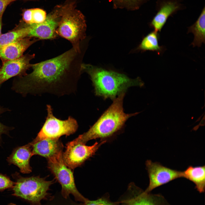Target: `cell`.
<instances>
[{"label": "cell", "mask_w": 205, "mask_h": 205, "mask_svg": "<svg viewBox=\"0 0 205 205\" xmlns=\"http://www.w3.org/2000/svg\"><path fill=\"white\" fill-rule=\"evenodd\" d=\"M25 27L1 34L0 36V48L9 43L28 37L29 27L26 24Z\"/></svg>", "instance_id": "obj_21"}, {"label": "cell", "mask_w": 205, "mask_h": 205, "mask_svg": "<svg viewBox=\"0 0 205 205\" xmlns=\"http://www.w3.org/2000/svg\"><path fill=\"white\" fill-rule=\"evenodd\" d=\"M30 144L33 155H39L47 159L62 150L63 147L59 139H45Z\"/></svg>", "instance_id": "obj_15"}, {"label": "cell", "mask_w": 205, "mask_h": 205, "mask_svg": "<svg viewBox=\"0 0 205 205\" xmlns=\"http://www.w3.org/2000/svg\"><path fill=\"white\" fill-rule=\"evenodd\" d=\"M125 93H121L114 99L112 104L89 129L76 139L85 144L93 139L109 138L120 131L129 118L139 113L127 114L124 112L123 102Z\"/></svg>", "instance_id": "obj_3"}, {"label": "cell", "mask_w": 205, "mask_h": 205, "mask_svg": "<svg viewBox=\"0 0 205 205\" xmlns=\"http://www.w3.org/2000/svg\"><path fill=\"white\" fill-rule=\"evenodd\" d=\"M75 4L74 1L70 0L63 4L57 5L47 15L43 22L28 24L29 29L28 37L39 39H52L56 38L58 36L56 30L62 15Z\"/></svg>", "instance_id": "obj_8"}, {"label": "cell", "mask_w": 205, "mask_h": 205, "mask_svg": "<svg viewBox=\"0 0 205 205\" xmlns=\"http://www.w3.org/2000/svg\"><path fill=\"white\" fill-rule=\"evenodd\" d=\"M179 7V4L175 1L164 2L151 21L150 24L151 27L154 31L160 32L169 17L177 11Z\"/></svg>", "instance_id": "obj_16"}, {"label": "cell", "mask_w": 205, "mask_h": 205, "mask_svg": "<svg viewBox=\"0 0 205 205\" xmlns=\"http://www.w3.org/2000/svg\"><path fill=\"white\" fill-rule=\"evenodd\" d=\"M205 8L193 24L189 27L188 33H192L194 35L193 41L191 44L193 47L201 46L202 43H205Z\"/></svg>", "instance_id": "obj_18"}, {"label": "cell", "mask_w": 205, "mask_h": 205, "mask_svg": "<svg viewBox=\"0 0 205 205\" xmlns=\"http://www.w3.org/2000/svg\"><path fill=\"white\" fill-rule=\"evenodd\" d=\"M9 4L11 2H13L15 1H16L17 0H7Z\"/></svg>", "instance_id": "obj_29"}, {"label": "cell", "mask_w": 205, "mask_h": 205, "mask_svg": "<svg viewBox=\"0 0 205 205\" xmlns=\"http://www.w3.org/2000/svg\"><path fill=\"white\" fill-rule=\"evenodd\" d=\"M205 124V118L204 116L203 118L201 120L199 125L200 126H204Z\"/></svg>", "instance_id": "obj_27"}, {"label": "cell", "mask_w": 205, "mask_h": 205, "mask_svg": "<svg viewBox=\"0 0 205 205\" xmlns=\"http://www.w3.org/2000/svg\"><path fill=\"white\" fill-rule=\"evenodd\" d=\"M35 55L26 54L14 60L5 61L0 68V85L13 77L22 75L31 67L30 61Z\"/></svg>", "instance_id": "obj_12"}, {"label": "cell", "mask_w": 205, "mask_h": 205, "mask_svg": "<svg viewBox=\"0 0 205 205\" xmlns=\"http://www.w3.org/2000/svg\"><path fill=\"white\" fill-rule=\"evenodd\" d=\"M105 142H96L92 145L87 146L75 138L66 144V150L62 153L63 160L68 167L74 169L95 154L100 147Z\"/></svg>", "instance_id": "obj_9"}, {"label": "cell", "mask_w": 205, "mask_h": 205, "mask_svg": "<svg viewBox=\"0 0 205 205\" xmlns=\"http://www.w3.org/2000/svg\"><path fill=\"white\" fill-rule=\"evenodd\" d=\"M5 109L2 108L0 107V114L5 111ZM11 128L3 124L0 122V138L2 134H7Z\"/></svg>", "instance_id": "obj_25"}, {"label": "cell", "mask_w": 205, "mask_h": 205, "mask_svg": "<svg viewBox=\"0 0 205 205\" xmlns=\"http://www.w3.org/2000/svg\"><path fill=\"white\" fill-rule=\"evenodd\" d=\"M15 182L7 176L0 174V191L9 188H12Z\"/></svg>", "instance_id": "obj_23"}, {"label": "cell", "mask_w": 205, "mask_h": 205, "mask_svg": "<svg viewBox=\"0 0 205 205\" xmlns=\"http://www.w3.org/2000/svg\"><path fill=\"white\" fill-rule=\"evenodd\" d=\"M146 169L149 178V185L145 190L148 192L154 188L178 178H183V171L173 169L158 162L147 160Z\"/></svg>", "instance_id": "obj_10"}, {"label": "cell", "mask_w": 205, "mask_h": 205, "mask_svg": "<svg viewBox=\"0 0 205 205\" xmlns=\"http://www.w3.org/2000/svg\"><path fill=\"white\" fill-rule=\"evenodd\" d=\"M9 4L7 0H0V17L2 16L7 5Z\"/></svg>", "instance_id": "obj_26"}, {"label": "cell", "mask_w": 205, "mask_h": 205, "mask_svg": "<svg viewBox=\"0 0 205 205\" xmlns=\"http://www.w3.org/2000/svg\"><path fill=\"white\" fill-rule=\"evenodd\" d=\"M2 16L0 17V36L1 35Z\"/></svg>", "instance_id": "obj_28"}, {"label": "cell", "mask_w": 205, "mask_h": 205, "mask_svg": "<svg viewBox=\"0 0 205 205\" xmlns=\"http://www.w3.org/2000/svg\"><path fill=\"white\" fill-rule=\"evenodd\" d=\"M33 155L32 146L29 143L15 148L8 157L7 161L10 164L19 167L22 173H29L32 172L30 159Z\"/></svg>", "instance_id": "obj_14"}, {"label": "cell", "mask_w": 205, "mask_h": 205, "mask_svg": "<svg viewBox=\"0 0 205 205\" xmlns=\"http://www.w3.org/2000/svg\"><path fill=\"white\" fill-rule=\"evenodd\" d=\"M7 205H17L16 204H13V203H11L8 204Z\"/></svg>", "instance_id": "obj_30"}, {"label": "cell", "mask_w": 205, "mask_h": 205, "mask_svg": "<svg viewBox=\"0 0 205 205\" xmlns=\"http://www.w3.org/2000/svg\"><path fill=\"white\" fill-rule=\"evenodd\" d=\"M90 76L96 96L113 100L129 87H142L144 83L138 77L132 79L125 74L106 70L89 64H82L80 69Z\"/></svg>", "instance_id": "obj_2"}, {"label": "cell", "mask_w": 205, "mask_h": 205, "mask_svg": "<svg viewBox=\"0 0 205 205\" xmlns=\"http://www.w3.org/2000/svg\"><path fill=\"white\" fill-rule=\"evenodd\" d=\"M77 53L73 48L56 57L32 64V72L15 80L13 89L23 95L49 93L61 96L75 93L78 76L69 69Z\"/></svg>", "instance_id": "obj_1"}, {"label": "cell", "mask_w": 205, "mask_h": 205, "mask_svg": "<svg viewBox=\"0 0 205 205\" xmlns=\"http://www.w3.org/2000/svg\"><path fill=\"white\" fill-rule=\"evenodd\" d=\"M159 39L158 32L154 30L152 31L144 38L138 48L143 51L155 52L159 54L163 50L164 47L159 45Z\"/></svg>", "instance_id": "obj_19"}, {"label": "cell", "mask_w": 205, "mask_h": 205, "mask_svg": "<svg viewBox=\"0 0 205 205\" xmlns=\"http://www.w3.org/2000/svg\"><path fill=\"white\" fill-rule=\"evenodd\" d=\"M77 205H119L118 201L114 202L110 199L108 194L95 200H90L86 198L84 202Z\"/></svg>", "instance_id": "obj_22"}, {"label": "cell", "mask_w": 205, "mask_h": 205, "mask_svg": "<svg viewBox=\"0 0 205 205\" xmlns=\"http://www.w3.org/2000/svg\"><path fill=\"white\" fill-rule=\"evenodd\" d=\"M183 178L193 182L200 193L204 192L205 184V166H189L183 171Z\"/></svg>", "instance_id": "obj_17"}, {"label": "cell", "mask_w": 205, "mask_h": 205, "mask_svg": "<svg viewBox=\"0 0 205 205\" xmlns=\"http://www.w3.org/2000/svg\"><path fill=\"white\" fill-rule=\"evenodd\" d=\"M47 15L45 11L39 8L25 9L23 10L22 13L23 21L26 24L29 25L43 22Z\"/></svg>", "instance_id": "obj_20"}, {"label": "cell", "mask_w": 205, "mask_h": 205, "mask_svg": "<svg viewBox=\"0 0 205 205\" xmlns=\"http://www.w3.org/2000/svg\"><path fill=\"white\" fill-rule=\"evenodd\" d=\"M116 2L122 5L130 7L135 5L141 0H116Z\"/></svg>", "instance_id": "obj_24"}, {"label": "cell", "mask_w": 205, "mask_h": 205, "mask_svg": "<svg viewBox=\"0 0 205 205\" xmlns=\"http://www.w3.org/2000/svg\"><path fill=\"white\" fill-rule=\"evenodd\" d=\"M47 116L45 122L36 138L32 142H35L45 139H59L62 136H69L77 130V120L69 116L65 120L56 117L53 114L51 106H46Z\"/></svg>", "instance_id": "obj_7"}, {"label": "cell", "mask_w": 205, "mask_h": 205, "mask_svg": "<svg viewBox=\"0 0 205 205\" xmlns=\"http://www.w3.org/2000/svg\"><path fill=\"white\" fill-rule=\"evenodd\" d=\"M26 37L9 43L0 48V58L4 61L18 58L31 45L39 39Z\"/></svg>", "instance_id": "obj_13"}, {"label": "cell", "mask_w": 205, "mask_h": 205, "mask_svg": "<svg viewBox=\"0 0 205 205\" xmlns=\"http://www.w3.org/2000/svg\"><path fill=\"white\" fill-rule=\"evenodd\" d=\"M62 150L47 159L48 167L61 185V194L65 199L70 194L75 200L83 202L86 198L83 196L77 189L73 173L64 163L62 158Z\"/></svg>", "instance_id": "obj_6"}, {"label": "cell", "mask_w": 205, "mask_h": 205, "mask_svg": "<svg viewBox=\"0 0 205 205\" xmlns=\"http://www.w3.org/2000/svg\"><path fill=\"white\" fill-rule=\"evenodd\" d=\"M122 197L118 201L119 205H171L161 195L143 191L133 183Z\"/></svg>", "instance_id": "obj_11"}, {"label": "cell", "mask_w": 205, "mask_h": 205, "mask_svg": "<svg viewBox=\"0 0 205 205\" xmlns=\"http://www.w3.org/2000/svg\"><path fill=\"white\" fill-rule=\"evenodd\" d=\"M16 181L12 188L14 196L28 202L31 205H41L43 200L53 198L48 192L53 181H48L39 176L28 177L14 175Z\"/></svg>", "instance_id": "obj_4"}, {"label": "cell", "mask_w": 205, "mask_h": 205, "mask_svg": "<svg viewBox=\"0 0 205 205\" xmlns=\"http://www.w3.org/2000/svg\"><path fill=\"white\" fill-rule=\"evenodd\" d=\"M86 24L82 13L75 6L62 15L56 30L59 36L69 41L77 52H80V44L86 37Z\"/></svg>", "instance_id": "obj_5"}]
</instances>
